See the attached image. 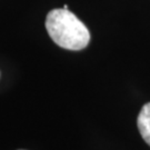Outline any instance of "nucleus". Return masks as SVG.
<instances>
[{
	"mask_svg": "<svg viewBox=\"0 0 150 150\" xmlns=\"http://www.w3.org/2000/svg\"><path fill=\"white\" fill-rule=\"evenodd\" d=\"M46 29L59 47L68 50H81L90 41L87 27L68 9H54L47 15Z\"/></svg>",
	"mask_w": 150,
	"mask_h": 150,
	"instance_id": "obj_1",
	"label": "nucleus"
},
{
	"mask_svg": "<svg viewBox=\"0 0 150 150\" xmlns=\"http://www.w3.org/2000/svg\"><path fill=\"white\" fill-rule=\"evenodd\" d=\"M137 125L141 137L150 146V102L141 108L137 119Z\"/></svg>",
	"mask_w": 150,
	"mask_h": 150,
	"instance_id": "obj_2",
	"label": "nucleus"
}]
</instances>
